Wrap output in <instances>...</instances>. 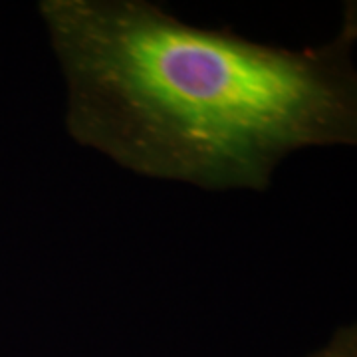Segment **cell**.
Wrapping results in <instances>:
<instances>
[{
  "instance_id": "6da1fadb",
  "label": "cell",
  "mask_w": 357,
  "mask_h": 357,
  "mask_svg": "<svg viewBox=\"0 0 357 357\" xmlns=\"http://www.w3.org/2000/svg\"><path fill=\"white\" fill-rule=\"evenodd\" d=\"M70 135L139 175L262 191L294 151L357 139L356 10L306 50L187 24L145 0H44Z\"/></svg>"
},
{
  "instance_id": "7a4b0ae2",
  "label": "cell",
  "mask_w": 357,
  "mask_h": 357,
  "mask_svg": "<svg viewBox=\"0 0 357 357\" xmlns=\"http://www.w3.org/2000/svg\"><path fill=\"white\" fill-rule=\"evenodd\" d=\"M307 357H357L356 326H344L333 333L332 340Z\"/></svg>"
}]
</instances>
